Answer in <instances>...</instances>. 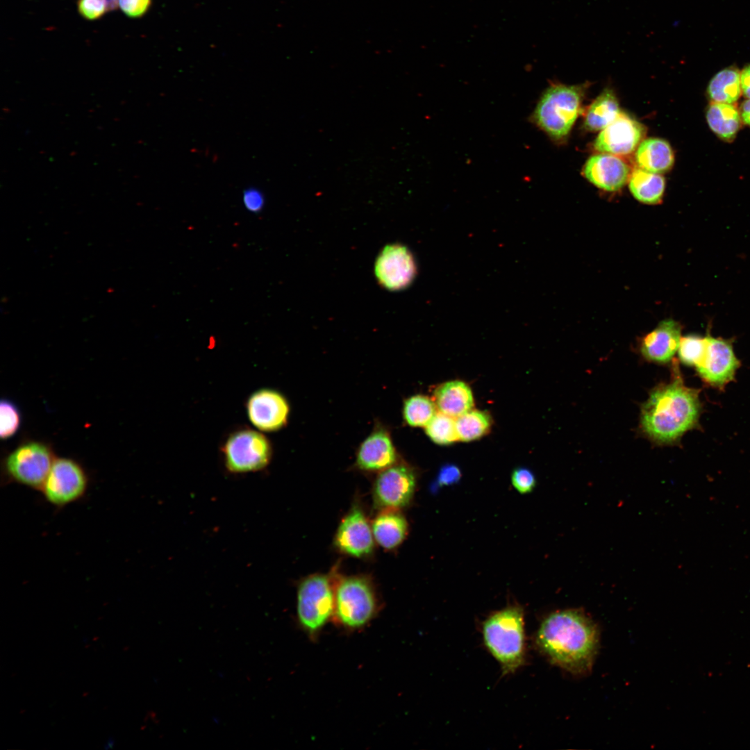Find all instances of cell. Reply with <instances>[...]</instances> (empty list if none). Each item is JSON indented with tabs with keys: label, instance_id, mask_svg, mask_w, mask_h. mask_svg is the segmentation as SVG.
Here are the masks:
<instances>
[{
	"label": "cell",
	"instance_id": "d6986e66",
	"mask_svg": "<svg viewBox=\"0 0 750 750\" xmlns=\"http://www.w3.org/2000/svg\"><path fill=\"white\" fill-rule=\"evenodd\" d=\"M433 401L440 412L453 418L472 410L474 405L471 388L460 380L447 381L438 385L433 392Z\"/></svg>",
	"mask_w": 750,
	"mask_h": 750
},
{
	"label": "cell",
	"instance_id": "d6a6232c",
	"mask_svg": "<svg viewBox=\"0 0 750 750\" xmlns=\"http://www.w3.org/2000/svg\"><path fill=\"white\" fill-rule=\"evenodd\" d=\"M119 6L128 17L140 18L149 10L152 0H118Z\"/></svg>",
	"mask_w": 750,
	"mask_h": 750
},
{
	"label": "cell",
	"instance_id": "7c38bea8",
	"mask_svg": "<svg viewBox=\"0 0 750 750\" xmlns=\"http://www.w3.org/2000/svg\"><path fill=\"white\" fill-rule=\"evenodd\" d=\"M705 354L695 367L701 378L707 383L722 388L731 381L740 366L731 342L708 335Z\"/></svg>",
	"mask_w": 750,
	"mask_h": 750
},
{
	"label": "cell",
	"instance_id": "d590c367",
	"mask_svg": "<svg viewBox=\"0 0 750 750\" xmlns=\"http://www.w3.org/2000/svg\"><path fill=\"white\" fill-rule=\"evenodd\" d=\"M740 86L742 95L750 99V63L740 70Z\"/></svg>",
	"mask_w": 750,
	"mask_h": 750
},
{
	"label": "cell",
	"instance_id": "4dcf8cb0",
	"mask_svg": "<svg viewBox=\"0 0 750 750\" xmlns=\"http://www.w3.org/2000/svg\"><path fill=\"white\" fill-rule=\"evenodd\" d=\"M511 483L515 489L523 494L533 492L537 484L533 472L524 467H517L512 471Z\"/></svg>",
	"mask_w": 750,
	"mask_h": 750
},
{
	"label": "cell",
	"instance_id": "9c48e42d",
	"mask_svg": "<svg viewBox=\"0 0 750 750\" xmlns=\"http://www.w3.org/2000/svg\"><path fill=\"white\" fill-rule=\"evenodd\" d=\"M89 485V474L80 462L56 457L40 492L47 502L60 510L83 499Z\"/></svg>",
	"mask_w": 750,
	"mask_h": 750
},
{
	"label": "cell",
	"instance_id": "8fae6325",
	"mask_svg": "<svg viewBox=\"0 0 750 750\" xmlns=\"http://www.w3.org/2000/svg\"><path fill=\"white\" fill-rule=\"evenodd\" d=\"M374 272L378 283L383 288L400 290L412 282L417 274V265L406 247L393 244L385 246L378 254Z\"/></svg>",
	"mask_w": 750,
	"mask_h": 750
},
{
	"label": "cell",
	"instance_id": "cb8c5ba5",
	"mask_svg": "<svg viewBox=\"0 0 750 750\" xmlns=\"http://www.w3.org/2000/svg\"><path fill=\"white\" fill-rule=\"evenodd\" d=\"M628 181L629 190L635 199L645 204L660 203L665 188V178L660 174L639 167L631 172Z\"/></svg>",
	"mask_w": 750,
	"mask_h": 750
},
{
	"label": "cell",
	"instance_id": "f546056e",
	"mask_svg": "<svg viewBox=\"0 0 750 750\" xmlns=\"http://www.w3.org/2000/svg\"><path fill=\"white\" fill-rule=\"evenodd\" d=\"M706 347V338L696 335L682 337L678 349V357L683 364L696 367L705 354Z\"/></svg>",
	"mask_w": 750,
	"mask_h": 750
},
{
	"label": "cell",
	"instance_id": "2e32d148",
	"mask_svg": "<svg viewBox=\"0 0 750 750\" xmlns=\"http://www.w3.org/2000/svg\"><path fill=\"white\" fill-rule=\"evenodd\" d=\"M583 172L594 185L609 192L621 189L631 175L630 168L624 160L604 153L591 156L585 162Z\"/></svg>",
	"mask_w": 750,
	"mask_h": 750
},
{
	"label": "cell",
	"instance_id": "44dd1931",
	"mask_svg": "<svg viewBox=\"0 0 750 750\" xmlns=\"http://www.w3.org/2000/svg\"><path fill=\"white\" fill-rule=\"evenodd\" d=\"M635 161L640 168L660 174L672 169L674 154L668 142L651 138L640 144L635 152Z\"/></svg>",
	"mask_w": 750,
	"mask_h": 750
},
{
	"label": "cell",
	"instance_id": "4316f807",
	"mask_svg": "<svg viewBox=\"0 0 750 750\" xmlns=\"http://www.w3.org/2000/svg\"><path fill=\"white\" fill-rule=\"evenodd\" d=\"M433 399L423 394L411 396L404 401L403 417L411 427H425L436 414Z\"/></svg>",
	"mask_w": 750,
	"mask_h": 750
},
{
	"label": "cell",
	"instance_id": "277c9868",
	"mask_svg": "<svg viewBox=\"0 0 750 750\" xmlns=\"http://www.w3.org/2000/svg\"><path fill=\"white\" fill-rule=\"evenodd\" d=\"M51 444L27 440L7 453L1 463V483H15L40 492L56 459Z\"/></svg>",
	"mask_w": 750,
	"mask_h": 750
},
{
	"label": "cell",
	"instance_id": "d4e9b609",
	"mask_svg": "<svg viewBox=\"0 0 750 750\" xmlns=\"http://www.w3.org/2000/svg\"><path fill=\"white\" fill-rule=\"evenodd\" d=\"M619 103L614 92L604 90L589 107L584 126L590 131H601L619 115Z\"/></svg>",
	"mask_w": 750,
	"mask_h": 750
},
{
	"label": "cell",
	"instance_id": "484cf974",
	"mask_svg": "<svg viewBox=\"0 0 750 750\" xmlns=\"http://www.w3.org/2000/svg\"><path fill=\"white\" fill-rule=\"evenodd\" d=\"M455 420L458 440L462 442L481 438L489 433L492 425L490 414L480 410H470Z\"/></svg>",
	"mask_w": 750,
	"mask_h": 750
},
{
	"label": "cell",
	"instance_id": "7a4b0ae2",
	"mask_svg": "<svg viewBox=\"0 0 750 750\" xmlns=\"http://www.w3.org/2000/svg\"><path fill=\"white\" fill-rule=\"evenodd\" d=\"M653 389L641 408L643 433L658 444H671L694 428L701 412L699 391L687 387L678 373Z\"/></svg>",
	"mask_w": 750,
	"mask_h": 750
},
{
	"label": "cell",
	"instance_id": "6da1fadb",
	"mask_svg": "<svg viewBox=\"0 0 750 750\" xmlns=\"http://www.w3.org/2000/svg\"><path fill=\"white\" fill-rule=\"evenodd\" d=\"M599 631L583 610L553 612L541 623L536 644L551 662L576 675L591 671L599 648Z\"/></svg>",
	"mask_w": 750,
	"mask_h": 750
},
{
	"label": "cell",
	"instance_id": "8d00e7d4",
	"mask_svg": "<svg viewBox=\"0 0 750 750\" xmlns=\"http://www.w3.org/2000/svg\"><path fill=\"white\" fill-rule=\"evenodd\" d=\"M739 110L743 124L750 127V99L743 101Z\"/></svg>",
	"mask_w": 750,
	"mask_h": 750
},
{
	"label": "cell",
	"instance_id": "74e56055",
	"mask_svg": "<svg viewBox=\"0 0 750 750\" xmlns=\"http://www.w3.org/2000/svg\"><path fill=\"white\" fill-rule=\"evenodd\" d=\"M114 744H115V740H114V739H113V738H109V739H108V742H106V745H105V747H104V748H105L106 749H108L112 748V747H113V746H114Z\"/></svg>",
	"mask_w": 750,
	"mask_h": 750
},
{
	"label": "cell",
	"instance_id": "e575fe53",
	"mask_svg": "<svg viewBox=\"0 0 750 750\" xmlns=\"http://www.w3.org/2000/svg\"><path fill=\"white\" fill-rule=\"evenodd\" d=\"M243 203L245 208L250 212H260L265 204V199L261 192L255 188H249L244 190L243 194Z\"/></svg>",
	"mask_w": 750,
	"mask_h": 750
},
{
	"label": "cell",
	"instance_id": "603a6c76",
	"mask_svg": "<svg viewBox=\"0 0 750 750\" xmlns=\"http://www.w3.org/2000/svg\"><path fill=\"white\" fill-rule=\"evenodd\" d=\"M706 94L710 102L735 104L742 95L740 70L731 65L717 72L709 81Z\"/></svg>",
	"mask_w": 750,
	"mask_h": 750
},
{
	"label": "cell",
	"instance_id": "4fadbf2b",
	"mask_svg": "<svg viewBox=\"0 0 750 750\" xmlns=\"http://www.w3.org/2000/svg\"><path fill=\"white\" fill-rule=\"evenodd\" d=\"M248 418L260 431H276L288 422L290 406L279 392L268 388L252 393L246 403Z\"/></svg>",
	"mask_w": 750,
	"mask_h": 750
},
{
	"label": "cell",
	"instance_id": "7402d4cb",
	"mask_svg": "<svg viewBox=\"0 0 750 750\" xmlns=\"http://www.w3.org/2000/svg\"><path fill=\"white\" fill-rule=\"evenodd\" d=\"M372 528L374 540L390 550L404 540L408 526L405 517L396 510H385L375 518Z\"/></svg>",
	"mask_w": 750,
	"mask_h": 750
},
{
	"label": "cell",
	"instance_id": "3957f363",
	"mask_svg": "<svg viewBox=\"0 0 750 750\" xmlns=\"http://www.w3.org/2000/svg\"><path fill=\"white\" fill-rule=\"evenodd\" d=\"M485 646L499 662L504 674L514 672L524 662V612L518 606L494 612L484 622Z\"/></svg>",
	"mask_w": 750,
	"mask_h": 750
},
{
	"label": "cell",
	"instance_id": "30bf717a",
	"mask_svg": "<svg viewBox=\"0 0 750 750\" xmlns=\"http://www.w3.org/2000/svg\"><path fill=\"white\" fill-rule=\"evenodd\" d=\"M413 471L402 464H394L381 471L373 486L376 506L383 510H397L409 504L415 490Z\"/></svg>",
	"mask_w": 750,
	"mask_h": 750
},
{
	"label": "cell",
	"instance_id": "1f68e13d",
	"mask_svg": "<svg viewBox=\"0 0 750 750\" xmlns=\"http://www.w3.org/2000/svg\"><path fill=\"white\" fill-rule=\"evenodd\" d=\"M79 15L90 21L97 20L108 12L107 0H78Z\"/></svg>",
	"mask_w": 750,
	"mask_h": 750
},
{
	"label": "cell",
	"instance_id": "9a60e30c",
	"mask_svg": "<svg viewBox=\"0 0 750 750\" xmlns=\"http://www.w3.org/2000/svg\"><path fill=\"white\" fill-rule=\"evenodd\" d=\"M644 135L642 124L620 112L617 118L601 131L597 137L594 149L604 153L626 155L633 152Z\"/></svg>",
	"mask_w": 750,
	"mask_h": 750
},
{
	"label": "cell",
	"instance_id": "836d02e7",
	"mask_svg": "<svg viewBox=\"0 0 750 750\" xmlns=\"http://www.w3.org/2000/svg\"><path fill=\"white\" fill-rule=\"evenodd\" d=\"M461 478V472L458 466L453 464H446L439 470L437 476V483L439 486L451 485L458 483Z\"/></svg>",
	"mask_w": 750,
	"mask_h": 750
},
{
	"label": "cell",
	"instance_id": "ffe728a7",
	"mask_svg": "<svg viewBox=\"0 0 750 750\" xmlns=\"http://www.w3.org/2000/svg\"><path fill=\"white\" fill-rule=\"evenodd\" d=\"M706 120L710 131L726 142H733L743 124L736 103L709 102Z\"/></svg>",
	"mask_w": 750,
	"mask_h": 750
},
{
	"label": "cell",
	"instance_id": "8992f818",
	"mask_svg": "<svg viewBox=\"0 0 750 750\" xmlns=\"http://www.w3.org/2000/svg\"><path fill=\"white\" fill-rule=\"evenodd\" d=\"M335 587L328 575L315 574L304 578L297 594V617L300 627L316 636L334 616Z\"/></svg>",
	"mask_w": 750,
	"mask_h": 750
},
{
	"label": "cell",
	"instance_id": "5bb4252c",
	"mask_svg": "<svg viewBox=\"0 0 750 750\" xmlns=\"http://www.w3.org/2000/svg\"><path fill=\"white\" fill-rule=\"evenodd\" d=\"M335 544L342 553L356 558L372 553L374 549L372 528L360 508H352L343 518L335 536Z\"/></svg>",
	"mask_w": 750,
	"mask_h": 750
},
{
	"label": "cell",
	"instance_id": "f1b7e54d",
	"mask_svg": "<svg viewBox=\"0 0 750 750\" xmlns=\"http://www.w3.org/2000/svg\"><path fill=\"white\" fill-rule=\"evenodd\" d=\"M22 417L18 406L8 399L0 403V436L6 440L13 437L21 427Z\"/></svg>",
	"mask_w": 750,
	"mask_h": 750
},
{
	"label": "cell",
	"instance_id": "5b68a950",
	"mask_svg": "<svg viewBox=\"0 0 750 750\" xmlns=\"http://www.w3.org/2000/svg\"><path fill=\"white\" fill-rule=\"evenodd\" d=\"M581 88L577 85H553L541 96L532 122L551 140L561 141L569 133L580 112Z\"/></svg>",
	"mask_w": 750,
	"mask_h": 750
},
{
	"label": "cell",
	"instance_id": "e0dca14e",
	"mask_svg": "<svg viewBox=\"0 0 750 750\" xmlns=\"http://www.w3.org/2000/svg\"><path fill=\"white\" fill-rule=\"evenodd\" d=\"M397 451L389 432L376 428L361 443L356 453V465L365 471H382L394 465Z\"/></svg>",
	"mask_w": 750,
	"mask_h": 750
},
{
	"label": "cell",
	"instance_id": "52a82bcc",
	"mask_svg": "<svg viewBox=\"0 0 750 750\" xmlns=\"http://www.w3.org/2000/svg\"><path fill=\"white\" fill-rule=\"evenodd\" d=\"M377 609L376 594L371 583L361 576L342 578L335 587L334 617L344 628L364 627Z\"/></svg>",
	"mask_w": 750,
	"mask_h": 750
},
{
	"label": "cell",
	"instance_id": "83f0119b",
	"mask_svg": "<svg viewBox=\"0 0 750 750\" xmlns=\"http://www.w3.org/2000/svg\"><path fill=\"white\" fill-rule=\"evenodd\" d=\"M428 438L438 445H449L458 440L456 420L442 412H436L425 426Z\"/></svg>",
	"mask_w": 750,
	"mask_h": 750
},
{
	"label": "cell",
	"instance_id": "ac0fdd59",
	"mask_svg": "<svg viewBox=\"0 0 750 750\" xmlns=\"http://www.w3.org/2000/svg\"><path fill=\"white\" fill-rule=\"evenodd\" d=\"M681 326L672 319L661 321L642 340L640 352L651 362L667 363L672 360L678 349Z\"/></svg>",
	"mask_w": 750,
	"mask_h": 750
},
{
	"label": "cell",
	"instance_id": "ba28073f",
	"mask_svg": "<svg viewBox=\"0 0 750 750\" xmlns=\"http://www.w3.org/2000/svg\"><path fill=\"white\" fill-rule=\"evenodd\" d=\"M222 452L226 470L236 474L262 470L272 456V445L267 437L251 428H241L231 433L223 444Z\"/></svg>",
	"mask_w": 750,
	"mask_h": 750
}]
</instances>
